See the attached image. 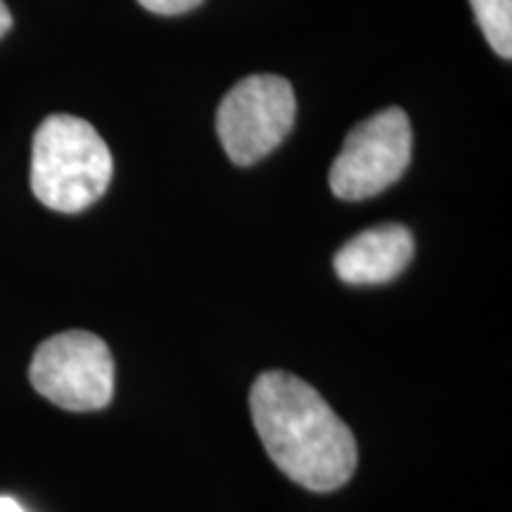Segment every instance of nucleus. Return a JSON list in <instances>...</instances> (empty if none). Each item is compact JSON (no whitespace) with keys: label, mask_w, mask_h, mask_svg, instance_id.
<instances>
[{"label":"nucleus","mask_w":512,"mask_h":512,"mask_svg":"<svg viewBox=\"0 0 512 512\" xmlns=\"http://www.w3.org/2000/svg\"><path fill=\"white\" fill-rule=\"evenodd\" d=\"M0 512H27V510H24L22 505L15 501V498L0 496Z\"/></svg>","instance_id":"9d476101"},{"label":"nucleus","mask_w":512,"mask_h":512,"mask_svg":"<svg viewBox=\"0 0 512 512\" xmlns=\"http://www.w3.org/2000/svg\"><path fill=\"white\" fill-rule=\"evenodd\" d=\"M297 100L290 81L275 74H252L235 83L216 112V131L230 162L252 166L292 131Z\"/></svg>","instance_id":"20e7f679"},{"label":"nucleus","mask_w":512,"mask_h":512,"mask_svg":"<svg viewBox=\"0 0 512 512\" xmlns=\"http://www.w3.org/2000/svg\"><path fill=\"white\" fill-rule=\"evenodd\" d=\"M145 10L155 12V15H183V12L195 10L202 0H138Z\"/></svg>","instance_id":"6e6552de"},{"label":"nucleus","mask_w":512,"mask_h":512,"mask_svg":"<svg viewBox=\"0 0 512 512\" xmlns=\"http://www.w3.org/2000/svg\"><path fill=\"white\" fill-rule=\"evenodd\" d=\"M413 235L399 223L363 230L339 249L335 273L347 285H382L406 271L413 259Z\"/></svg>","instance_id":"423d86ee"},{"label":"nucleus","mask_w":512,"mask_h":512,"mask_svg":"<svg viewBox=\"0 0 512 512\" xmlns=\"http://www.w3.org/2000/svg\"><path fill=\"white\" fill-rule=\"evenodd\" d=\"M10 27H12V15H10L8 5H5L3 0H0V38L8 34Z\"/></svg>","instance_id":"1a4fd4ad"},{"label":"nucleus","mask_w":512,"mask_h":512,"mask_svg":"<svg viewBox=\"0 0 512 512\" xmlns=\"http://www.w3.org/2000/svg\"><path fill=\"white\" fill-rule=\"evenodd\" d=\"M29 380L64 411H100L114 396L112 351L93 332H62L36 349Z\"/></svg>","instance_id":"7ed1b4c3"},{"label":"nucleus","mask_w":512,"mask_h":512,"mask_svg":"<svg viewBox=\"0 0 512 512\" xmlns=\"http://www.w3.org/2000/svg\"><path fill=\"white\" fill-rule=\"evenodd\" d=\"M112 169L110 147L86 119L53 114L38 126L31 150V190L43 207L79 214L105 195Z\"/></svg>","instance_id":"f03ea898"},{"label":"nucleus","mask_w":512,"mask_h":512,"mask_svg":"<svg viewBox=\"0 0 512 512\" xmlns=\"http://www.w3.org/2000/svg\"><path fill=\"white\" fill-rule=\"evenodd\" d=\"M411 121L399 107L373 114L354 126L330 166L335 197L361 202L380 195L406 174L411 164Z\"/></svg>","instance_id":"39448f33"},{"label":"nucleus","mask_w":512,"mask_h":512,"mask_svg":"<svg viewBox=\"0 0 512 512\" xmlns=\"http://www.w3.org/2000/svg\"><path fill=\"white\" fill-rule=\"evenodd\" d=\"M489 46L503 60L512 57V0H470Z\"/></svg>","instance_id":"0eeeda50"},{"label":"nucleus","mask_w":512,"mask_h":512,"mask_svg":"<svg viewBox=\"0 0 512 512\" xmlns=\"http://www.w3.org/2000/svg\"><path fill=\"white\" fill-rule=\"evenodd\" d=\"M252 422L268 458L309 491H335L356 472L354 434L311 384L271 370L249 394Z\"/></svg>","instance_id":"f257e3e1"}]
</instances>
